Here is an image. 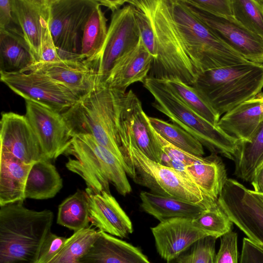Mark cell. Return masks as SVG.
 Listing matches in <instances>:
<instances>
[{
	"instance_id": "obj_45",
	"label": "cell",
	"mask_w": 263,
	"mask_h": 263,
	"mask_svg": "<svg viewBox=\"0 0 263 263\" xmlns=\"http://www.w3.org/2000/svg\"><path fill=\"white\" fill-rule=\"evenodd\" d=\"M61 60H62L58 54L48 25L42 36L40 62L51 63Z\"/></svg>"
},
{
	"instance_id": "obj_31",
	"label": "cell",
	"mask_w": 263,
	"mask_h": 263,
	"mask_svg": "<svg viewBox=\"0 0 263 263\" xmlns=\"http://www.w3.org/2000/svg\"><path fill=\"white\" fill-rule=\"evenodd\" d=\"M57 222L74 232L90 227L89 202L85 191L78 190L59 205Z\"/></svg>"
},
{
	"instance_id": "obj_25",
	"label": "cell",
	"mask_w": 263,
	"mask_h": 263,
	"mask_svg": "<svg viewBox=\"0 0 263 263\" xmlns=\"http://www.w3.org/2000/svg\"><path fill=\"white\" fill-rule=\"evenodd\" d=\"M189 180L208 197L217 201L228 179L227 170L218 155L211 154L204 159L185 166Z\"/></svg>"
},
{
	"instance_id": "obj_21",
	"label": "cell",
	"mask_w": 263,
	"mask_h": 263,
	"mask_svg": "<svg viewBox=\"0 0 263 263\" xmlns=\"http://www.w3.org/2000/svg\"><path fill=\"white\" fill-rule=\"evenodd\" d=\"M153 60L140 38L137 46L115 64L103 83L111 89L126 92L132 84L144 82L148 77Z\"/></svg>"
},
{
	"instance_id": "obj_12",
	"label": "cell",
	"mask_w": 263,
	"mask_h": 263,
	"mask_svg": "<svg viewBox=\"0 0 263 263\" xmlns=\"http://www.w3.org/2000/svg\"><path fill=\"white\" fill-rule=\"evenodd\" d=\"M135 8L128 4L112 13L98 61V84L104 82L118 61L139 42L140 35L135 17Z\"/></svg>"
},
{
	"instance_id": "obj_29",
	"label": "cell",
	"mask_w": 263,
	"mask_h": 263,
	"mask_svg": "<svg viewBox=\"0 0 263 263\" xmlns=\"http://www.w3.org/2000/svg\"><path fill=\"white\" fill-rule=\"evenodd\" d=\"M233 161L234 175L251 182L263 165V122L250 142H239Z\"/></svg>"
},
{
	"instance_id": "obj_9",
	"label": "cell",
	"mask_w": 263,
	"mask_h": 263,
	"mask_svg": "<svg viewBox=\"0 0 263 263\" xmlns=\"http://www.w3.org/2000/svg\"><path fill=\"white\" fill-rule=\"evenodd\" d=\"M98 0H50L49 29L62 60H82L84 29Z\"/></svg>"
},
{
	"instance_id": "obj_11",
	"label": "cell",
	"mask_w": 263,
	"mask_h": 263,
	"mask_svg": "<svg viewBox=\"0 0 263 263\" xmlns=\"http://www.w3.org/2000/svg\"><path fill=\"white\" fill-rule=\"evenodd\" d=\"M0 79L25 100L35 102L61 114L80 99L66 87L34 71L0 72Z\"/></svg>"
},
{
	"instance_id": "obj_33",
	"label": "cell",
	"mask_w": 263,
	"mask_h": 263,
	"mask_svg": "<svg viewBox=\"0 0 263 263\" xmlns=\"http://www.w3.org/2000/svg\"><path fill=\"white\" fill-rule=\"evenodd\" d=\"M148 119L154 130L172 144L198 157L204 154L202 144L180 127L157 118L148 116Z\"/></svg>"
},
{
	"instance_id": "obj_17",
	"label": "cell",
	"mask_w": 263,
	"mask_h": 263,
	"mask_svg": "<svg viewBox=\"0 0 263 263\" xmlns=\"http://www.w3.org/2000/svg\"><path fill=\"white\" fill-rule=\"evenodd\" d=\"M157 251L166 261L173 259L199 239L208 236L194 226L192 219L174 218L151 228Z\"/></svg>"
},
{
	"instance_id": "obj_3",
	"label": "cell",
	"mask_w": 263,
	"mask_h": 263,
	"mask_svg": "<svg viewBox=\"0 0 263 263\" xmlns=\"http://www.w3.org/2000/svg\"><path fill=\"white\" fill-rule=\"evenodd\" d=\"M0 263H34L54 215L36 211L17 202L0 206Z\"/></svg>"
},
{
	"instance_id": "obj_7",
	"label": "cell",
	"mask_w": 263,
	"mask_h": 263,
	"mask_svg": "<svg viewBox=\"0 0 263 263\" xmlns=\"http://www.w3.org/2000/svg\"><path fill=\"white\" fill-rule=\"evenodd\" d=\"M127 3L143 11L154 30L157 57L153 60L149 76L179 80L192 86L198 76L180 45L167 0H128Z\"/></svg>"
},
{
	"instance_id": "obj_16",
	"label": "cell",
	"mask_w": 263,
	"mask_h": 263,
	"mask_svg": "<svg viewBox=\"0 0 263 263\" xmlns=\"http://www.w3.org/2000/svg\"><path fill=\"white\" fill-rule=\"evenodd\" d=\"M30 71L48 77L80 99L90 93L98 85V66L86 60L40 62L33 65Z\"/></svg>"
},
{
	"instance_id": "obj_8",
	"label": "cell",
	"mask_w": 263,
	"mask_h": 263,
	"mask_svg": "<svg viewBox=\"0 0 263 263\" xmlns=\"http://www.w3.org/2000/svg\"><path fill=\"white\" fill-rule=\"evenodd\" d=\"M129 176L137 184L160 195L201 204L209 209L217 201L206 196L195 184L175 170L146 156L136 146L129 132Z\"/></svg>"
},
{
	"instance_id": "obj_22",
	"label": "cell",
	"mask_w": 263,
	"mask_h": 263,
	"mask_svg": "<svg viewBox=\"0 0 263 263\" xmlns=\"http://www.w3.org/2000/svg\"><path fill=\"white\" fill-rule=\"evenodd\" d=\"M78 263H151L137 247L107 233L99 235Z\"/></svg>"
},
{
	"instance_id": "obj_47",
	"label": "cell",
	"mask_w": 263,
	"mask_h": 263,
	"mask_svg": "<svg viewBox=\"0 0 263 263\" xmlns=\"http://www.w3.org/2000/svg\"><path fill=\"white\" fill-rule=\"evenodd\" d=\"M99 5L105 6L111 10L112 13L117 11L125 3L127 0H98Z\"/></svg>"
},
{
	"instance_id": "obj_14",
	"label": "cell",
	"mask_w": 263,
	"mask_h": 263,
	"mask_svg": "<svg viewBox=\"0 0 263 263\" xmlns=\"http://www.w3.org/2000/svg\"><path fill=\"white\" fill-rule=\"evenodd\" d=\"M25 115L48 159L64 153L72 139L62 114L35 102L25 100Z\"/></svg>"
},
{
	"instance_id": "obj_48",
	"label": "cell",
	"mask_w": 263,
	"mask_h": 263,
	"mask_svg": "<svg viewBox=\"0 0 263 263\" xmlns=\"http://www.w3.org/2000/svg\"><path fill=\"white\" fill-rule=\"evenodd\" d=\"M259 1L262 4H263V0H259Z\"/></svg>"
},
{
	"instance_id": "obj_2",
	"label": "cell",
	"mask_w": 263,
	"mask_h": 263,
	"mask_svg": "<svg viewBox=\"0 0 263 263\" xmlns=\"http://www.w3.org/2000/svg\"><path fill=\"white\" fill-rule=\"evenodd\" d=\"M180 45L197 76L208 70L248 61L220 40L183 0H167Z\"/></svg>"
},
{
	"instance_id": "obj_42",
	"label": "cell",
	"mask_w": 263,
	"mask_h": 263,
	"mask_svg": "<svg viewBox=\"0 0 263 263\" xmlns=\"http://www.w3.org/2000/svg\"><path fill=\"white\" fill-rule=\"evenodd\" d=\"M67 238L50 232L44 239L34 263H46L62 248Z\"/></svg>"
},
{
	"instance_id": "obj_43",
	"label": "cell",
	"mask_w": 263,
	"mask_h": 263,
	"mask_svg": "<svg viewBox=\"0 0 263 263\" xmlns=\"http://www.w3.org/2000/svg\"><path fill=\"white\" fill-rule=\"evenodd\" d=\"M239 263H263V247L245 237Z\"/></svg>"
},
{
	"instance_id": "obj_41",
	"label": "cell",
	"mask_w": 263,
	"mask_h": 263,
	"mask_svg": "<svg viewBox=\"0 0 263 263\" xmlns=\"http://www.w3.org/2000/svg\"><path fill=\"white\" fill-rule=\"evenodd\" d=\"M187 5L210 14L233 16L232 0H183Z\"/></svg>"
},
{
	"instance_id": "obj_23",
	"label": "cell",
	"mask_w": 263,
	"mask_h": 263,
	"mask_svg": "<svg viewBox=\"0 0 263 263\" xmlns=\"http://www.w3.org/2000/svg\"><path fill=\"white\" fill-rule=\"evenodd\" d=\"M125 110L129 135L135 144L148 158L160 163L162 151L153 136L141 102L132 90L126 92Z\"/></svg>"
},
{
	"instance_id": "obj_15",
	"label": "cell",
	"mask_w": 263,
	"mask_h": 263,
	"mask_svg": "<svg viewBox=\"0 0 263 263\" xmlns=\"http://www.w3.org/2000/svg\"><path fill=\"white\" fill-rule=\"evenodd\" d=\"M1 148L28 164L48 160L26 117L3 112L0 122Z\"/></svg>"
},
{
	"instance_id": "obj_24",
	"label": "cell",
	"mask_w": 263,
	"mask_h": 263,
	"mask_svg": "<svg viewBox=\"0 0 263 263\" xmlns=\"http://www.w3.org/2000/svg\"><path fill=\"white\" fill-rule=\"evenodd\" d=\"M32 165L1 148L0 206L23 202L26 199L25 185Z\"/></svg>"
},
{
	"instance_id": "obj_6",
	"label": "cell",
	"mask_w": 263,
	"mask_h": 263,
	"mask_svg": "<svg viewBox=\"0 0 263 263\" xmlns=\"http://www.w3.org/2000/svg\"><path fill=\"white\" fill-rule=\"evenodd\" d=\"M64 154L68 156L67 168L82 178L87 188L96 192L110 193L109 184L111 183L122 196L132 192L126 172L119 160L91 136H73Z\"/></svg>"
},
{
	"instance_id": "obj_18",
	"label": "cell",
	"mask_w": 263,
	"mask_h": 263,
	"mask_svg": "<svg viewBox=\"0 0 263 263\" xmlns=\"http://www.w3.org/2000/svg\"><path fill=\"white\" fill-rule=\"evenodd\" d=\"M91 225L101 231L121 238L133 232L131 220L110 193L96 192L86 188Z\"/></svg>"
},
{
	"instance_id": "obj_10",
	"label": "cell",
	"mask_w": 263,
	"mask_h": 263,
	"mask_svg": "<svg viewBox=\"0 0 263 263\" xmlns=\"http://www.w3.org/2000/svg\"><path fill=\"white\" fill-rule=\"evenodd\" d=\"M217 204L248 238L263 247V194L228 178Z\"/></svg>"
},
{
	"instance_id": "obj_13",
	"label": "cell",
	"mask_w": 263,
	"mask_h": 263,
	"mask_svg": "<svg viewBox=\"0 0 263 263\" xmlns=\"http://www.w3.org/2000/svg\"><path fill=\"white\" fill-rule=\"evenodd\" d=\"M187 5L193 13L229 47L248 61L263 63L262 39L248 30L233 16L215 15Z\"/></svg>"
},
{
	"instance_id": "obj_34",
	"label": "cell",
	"mask_w": 263,
	"mask_h": 263,
	"mask_svg": "<svg viewBox=\"0 0 263 263\" xmlns=\"http://www.w3.org/2000/svg\"><path fill=\"white\" fill-rule=\"evenodd\" d=\"M166 81L186 105L210 123L217 126L220 117L208 104L194 87L179 80Z\"/></svg>"
},
{
	"instance_id": "obj_30",
	"label": "cell",
	"mask_w": 263,
	"mask_h": 263,
	"mask_svg": "<svg viewBox=\"0 0 263 263\" xmlns=\"http://www.w3.org/2000/svg\"><path fill=\"white\" fill-rule=\"evenodd\" d=\"M107 21L99 4L90 14L84 29L81 52L82 60L98 65L107 35Z\"/></svg>"
},
{
	"instance_id": "obj_20",
	"label": "cell",
	"mask_w": 263,
	"mask_h": 263,
	"mask_svg": "<svg viewBox=\"0 0 263 263\" xmlns=\"http://www.w3.org/2000/svg\"><path fill=\"white\" fill-rule=\"evenodd\" d=\"M263 122V92L261 91L220 118L217 126L239 142H250Z\"/></svg>"
},
{
	"instance_id": "obj_38",
	"label": "cell",
	"mask_w": 263,
	"mask_h": 263,
	"mask_svg": "<svg viewBox=\"0 0 263 263\" xmlns=\"http://www.w3.org/2000/svg\"><path fill=\"white\" fill-rule=\"evenodd\" d=\"M134 13L140 38L155 59L157 57V50L155 34L151 21L147 16L138 8L135 7Z\"/></svg>"
},
{
	"instance_id": "obj_36",
	"label": "cell",
	"mask_w": 263,
	"mask_h": 263,
	"mask_svg": "<svg viewBox=\"0 0 263 263\" xmlns=\"http://www.w3.org/2000/svg\"><path fill=\"white\" fill-rule=\"evenodd\" d=\"M192 223L208 236L216 238L231 231L233 224L217 202L192 219Z\"/></svg>"
},
{
	"instance_id": "obj_35",
	"label": "cell",
	"mask_w": 263,
	"mask_h": 263,
	"mask_svg": "<svg viewBox=\"0 0 263 263\" xmlns=\"http://www.w3.org/2000/svg\"><path fill=\"white\" fill-rule=\"evenodd\" d=\"M233 17L263 39V4L259 0H232Z\"/></svg>"
},
{
	"instance_id": "obj_4",
	"label": "cell",
	"mask_w": 263,
	"mask_h": 263,
	"mask_svg": "<svg viewBox=\"0 0 263 263\" xmlns=\"http://www.w3.org/2000/svg\"><path fill=\"white\" fill-rule=\"evenodd\" d=\"M192 86L220 117L261 91L263 64L248 61L208 70Z\"/></svg>"
},
{
	"instance_id": "obj_37",
	"label": "cell",
	"mask_w": 263,
	"mask_h": 263,
	"mask_svg": "<svg viewBox=\"0 0 263 263\" xmlns=\"http://www.w3.org/2000/svg\"><path fill=\"white\" fill-rule=\"evenodd\" d=\"M217 238L212 236L202 238L178 257L167 263H208L211 254L215 252Z\"/></svg>"
},
{
	"instance_id": "obj_32",
	"label": "cell",
	"mask_w": 263,
	"mask_h": 263,
	"mask_svg": "<svg viewBox=\"0 0 263 263\" xmlns=\"http://www.w3.org/2000/svg\"><path fill=\"white\" fill-rule=\"evenodd\" d=\"M99 235L91 227L74 232L60 250L46 263H78L91 247Z\"/></svg>"
},
{
	"instance_id": "obj_19",
	"label": "cell",
	"mask_w": 263,
	"mask_h": 263,
	"mask_svg": "<svg viewBox=\"0 0 263 263\" xmlns=\"http://www.w3.org/2000/svg\"><path fill=\"white\" fill-rule=\"evenodd\" d=\"M50 5V0H11L13 14L36 63L41 61V42L49 25Z\"/></svg>"
},
{
	"instance_id": "obj_5",
	"label": "cell",
	"mask_w": 263,
	"mask_h": 263,
	"mask_svg": "<svg viewBox=\"0 0 263 263\" xmlns=\"http://www.w3.org/2000/svg\"><path fill=\"white\" fill-rule=\"evenodd\" d=\"M144 87L154 98L152 105L185 130L211 154L233 161L239 141L200 116L186 105L163 79L148 76Z\"/></svg>"
},
{
	"instance_id": "obj_44",
	"label": "cell",
	"mask_w": 263,
	"mask_h": 263,
	"mask_svg": "<svg viewBox=\"0 0 263 263\" xmlns=\"http://www.w3.org/2000/svg\"><path fill=\"white\" fill-rule=\"evenodd\" d=\"M0 29L22 33L13 13L11 0H0Z\"/></svg>"
},
{
	"instance_id": "obj_27",
	"label": "cell",
	"mask_w": 263,
	"mask_h": 263,
	"mask_svg": "<svg viewBox=\"0 0 263 263\" xmlns=\"http://www.w3.org/2000/svg\"><path fill=\"white\" fill-rule=\"evenodd\" d=\"M35 63L22 33L0 29V72H27Z\"/></svg>"
},
{
	"instance_id": "obj_40",
	"label": "cell",
	"mask_w": 263,
	"mask_h": 263,
	"mask_svg": "<svg viewBox=\"0 0 263 263\" xmlns=\"http://www.w3.org/2000/svg\"><path fill=\"white\" fill-rule=\"evenodd\" d=\"M238 235L232 231L220 237V245L215 263H238Z\"/></svg>"
},
{
	"instance_id": "obj_28",
	"label": "cell",
	"mask_w": 263,
	"mask_h": 263,
	"mask_svg": "<svg viewBox=\"0 0 263 263\" xmlns=\"http://www.w3.org/2000/svg\"><path fill=\"white\" fill-rule=\"evenodd\" d=\"M63 186V180L55 167L48 160L34 163L29 171L25 198L46 199L54 197Z\"/></svg>"
},
{
	"instance_id": "obj_39",
	"label": "cell",
	"mask_w": 263,
	"mask_h": 263,
	"mask_svg": "<svg viewBox=\"0 0 263 263\" xmlns=\"http://www.w3.org/2000/svg\"><path fill=\"white\" fill-rule=\"evenodd\" d=\"M151 128L153 136L161 150L171 160L179 161L186 165H189L202 161L204 159V157L192 155L174 146L156 132L152 126Z\"/></svg>"
},
{
	"instance_id": "obj_46",
	"label": "cell",
	"mask_w": 263,
	"mask_h": 263,
	"mask_svg": "<svg viewBox=\"0 0 263 263\" xmlns=\"http://www.w3.org/2000/svg\"><path fill=\"white\" fill-rule=\"evenodd\" d=\"M250 183L255 192L263 194V165L257 170Z\"/></svg>"
},
{
	"instance_id": "obj_1",
	"label": "cell",
	"mask_w": 263,
	"mask_h": 263,
	"mask_svg": "<svg viewBox=\"0 0 263 263\" xmlns=\"http://www.w3.org/2000/svg\"><path fill=\"white\" fill-rule=\"evenodd\" d=\"M126 92L98 84L62 115L72 137L91 136L118 158L128 174L130 156L129 127L124 109Z\"/></svg>"
},
{
	"instance_id": "obj_26",
	"label": "cell",
	"mask_w": 263,
	"mask_h": 263,
	"mask_svg": "<svg viewBox=\"0 0 263 263\" xmlns=\"http://www.w3.org/2000/svg\"><path fill=\"white\" fill-rule=\"evenodd\" d=\"M140 206L143 211L160 222L174 218L194 219L206 208L171 197L160 195L149 192L140 193Z\"/></svg>"
}]
</instances>
